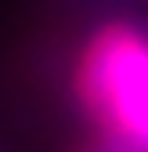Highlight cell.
<instances>
[{
    "mask_svg": "<svg viewBox=\"0 0 148 152\" xmlns=\"http://www.w3.org/2000/svg\"><path fill=\"white\" fill-rule=\"evenodd\" d=\"M72 98L101 148L148 152V26L108 22L90 33L72 69Z\"/></svg>",
    "mask_w": 148,
    "mask_h": 152,
    "instance_id": "6da1fadb",
    "label": "cell"
},
{
    "mask_svg": "<svg viewBox=\"0 0 148 152\" xmlns=\"http://www.w3.org/2000/svg\"><path fill=\"white\" fill-rule=\"evenodd\" d=\"M94 152H119V148H101V145H94Z\"/></svg>",
    "mask_w": 148,
    "mask_h": 152,
    "instance_id": "7a4b0ae2",
    "label": "cell"
}]
</instances>
